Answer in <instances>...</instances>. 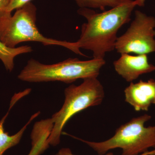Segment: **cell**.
<instances>
[{
	"label": "cell",
	"instance_id": "1",
	"mask_svg": "<svg viewBox=\"0 0 155 155\" xmlns=\"http://www.w3.org/2000/svg\"><path fill=\"white\" fill-rule=\"evenodd\" d=\"M135 7L134 1L126 0L102 13L80 8L78 13L86 18L87 22L81 25L79 39L73 42L74 53L85 57L80 49L89 50L92 52L94 59H104L106 53L115 49L117 33L123 25L130 21Z\"/></svg>",
	"mask_w": 155,
	"mask_h": 155
},
{
	"label": "cell",
	"instance_id": "2",
	"mask_svg": "<svg viewBox=\"0 0 155 155\" xmlns=\"http://www.w3.org/2000/svg\"><path fill=\"white\" fill-rule=\"evenodd\" d=\"M105 64L104 59L94 58L81 61L76 58H69L53 64H42L31 59L21 70L18 78L30 83L59 81L72 83L78 79L97 78Z\"/></svg>",
	"mask_w": 155,
	"mask_h": 155
},
{
	"label": "cell",
	"instance_id": "3",
	"mask_svg": "<svg viewBox=\"0 0 155 155\" xmlns=\"http://www.w3.org/2000/svg\"><path fill=\"white\" fill-rule=\"evenodd\" d=\"M65 100L61 110L51 118L53 126L48 138V145L56 146L60 143L63 128L75 114L91 107L99 105L105 96L102 84L97 78L83 79L80 85L71 84L64 91Z\"/></svg>",
	"mask_w": 155,
	"mask_h": 155
},
{
	"label": "cell",
	"instance_id": "4",
	"mask_svg": "<svg viewBox=\"0 0 155 155\" xmlns=\"http://www.w3.org/2000/svg\"><path fill=\"white\" fill-rule=\"evenodd\" d=\"M144 114L132 118L117 128L114 136L105 141L92 142L75 137L89 146L99 155L111 150L120 148L122 155H140L155 148V124L146 127L145 124L151 119Z\"/></svg>",
	"mask_w": 155,
	"mask_h": 155
},
{
	"label": "cell",
	"instance_id": "5",
	"mask_svg": "<svg viewBox=\"0 0 155 155\" xmlns=\"http://www.w3.org/2000/svg\"><path fill=\"white\" fill-rule=\"evenodd\" d=\"M37 8L31 2L16 10L13 16L0 20V41L7 47L16 48L23 42L35 41L44 45H57L72 51V42L46 37L36 24Z\"/></svg>",
	"mask_w": 155,
	"mask_h": 155
},
{
	"label": "cell",
	"instance_id": "6",
	"mask_svg": "<svg viewBox=\"0 0 155 155\" xmlns=\"http://www.w3.org/2000/svg\"><path fill=\"white\" fill-rule=\"evenodd\" d=\"M155 28V17L137 10L129 28L116 40L115 49L121 54L147 55L154 52Z\"/></svg>",
	"mask_w": 155,
	"mask_h": 155
},
{
	"label": "cell",
	"instance_id": "7",
	"mask_svg": "<svg viewBox=\"0 0 155 155\" xmlns=\"http://www.w3.org/2000/svg\"><path fill=\"white\" fill-rule=\"evenodd\" d=\"M114 66L116 72L129 82H133L143 74L155 71V66L149 62L147 54H121V57L114 61Z\"/></svg>",
	"mask_w": 155,
	"mask_h": 155
},
{
	"label": "cell",
	"instance_id": "8",
	"mask_svg": "<svg viewBox=\"0 0 155 155\" xmlns=\"http://www.w3.org/2000/svg\"><path fill=\"white\" fill-rule=\"evenodd\" d=\"M125 101L136 111H147L152 105H155V80H140L130 82L124 90Z\"/></svg>",
	"mask_w": 155,
	"mask_h": 155
},
{
	"label": "cell",
	"instance_id": "9",
	"mask_svg": "<svg viewBox=\"0 0 155 155\" xmlns=\"http://www.w3.org/2000/svg\"><path fill=\"white\" fill-rule=\"evenodd\" d=\"M11 108L12 107H10L8 113L0 121V155H4V153L6 150L12 147L17 145L20 142L23 134L28 125L40 114V112L34 114L31 116L28 122L21 128V130L14 135H10L5 130L4 123Z\"/></svg>",
	"mask_w": 155,
	"mask_h": 155
},
{
	"label": "cell",
	"instance_id": "10",
	"mask_svg": "<svg viewBox=\"0 0 155 155\" xmlns=\"http://www.w3.org/2000/svg\"><path fill=\"white\" fill-rule=\"evenodd\" d=\"M29 46H21L17 48L8 47L0 41V60L7 71L11 72L14 67V59L19 55L32 51Z\"/></svg>",
	"mask_w": 155,
	"mask_h": 155
},
{
	"label": "cell",
	"instance_id": "11",
	"mask_svg": "<svg viewBox=\"0 0 155 155\" xmlns=\"http://www.w3.org/2000/svg\"><path fill=\"white\" fill-rule=\"evenodd\" d=\"M80 8L99 9L104 11L107 7L114 8L126 0H74Z\"/></svg>",
	"mask_w": 155,
	"mask_h": 155
},
{
	"label": "cell",
	"instance_id": "12",
	"mask_svg": "<svg viewBox=\"0 0 155 155\" xmlns=\"http://www.w3.org/2000/svg\"><path fill=\"white\" fill-rule=\"evenodd\" d=\"M31 0H11L8 8L7 12L11 13L14 10L20 8L28 3L31 2Z\"/></svg>",
	"mask_w": 155,
	"mask_h": 155
},
{
	"label": "cell",
	"instance_id": "13",
	"mask_svg": "<svg viewBox=\"0 0 155 155\" xmlns=\"http://www.w3.org/2000/svg\"><path fill=\"white\" fill-rule=\"evenodd\" d=\"M11 0H0V20L11 15V13L7 12V8Z\"/></svg>",
	"mask_w": 155,
	"mask_h": 155
},
{
	"label": "cell",
	"instance_id": "14",
	"mask_svg": "<svg viewBox=\"0 0 155 155\" xmlns=\"http://www.w3.org/2000/svg\"><path fill=\"white\" fill-rule=\"evenodd\" d=\"M141 154L140 155H141ZM55 155H75L72 153V151L68 148H63L58 151ZM106 155H114L113 153H109Z\"/></svg>",
	"mask_w": 155,
	"mask_h": 155
},
{
	"label": "cell",
	"instance_id": "15",
	"mask_svg": "<svg viewBox=\"0 0 155 155\" xmlns=\"http://www.w3.org/2000/svg\"><path fill=\"white\" fill-rule=\"evenodd\" d=\"M146 1V0H135L134 1V3L136 6L142 7L144 6Z\"/></svg>",
	"mask_w": 155,
	"mask_h": 155
},
{
	"label": "cell",
	"instance_id": "16",
	"mask_svg": "<svg viewBox=\"0 0 155 155\" xmlns=\"http://www.w3.org/2000/svg\"><path fill=\"white\" fill-rule=\"evenodd\" d=\"M141 155H155V150H153L151 151H148L142 154Z\"/></svg>",
	"mask_w": 155,
	"mask_h": 155
},
{
	"label": "cell",
	"instance_id": "17",
	"mask_svg": "<svg viewBox=\"0 0 155 155\" xmlns=\"http://www.w3.org/2000/svg\"><path fill=\"white\" fill-rule=\"evenodd\" d=\"M154 35H155V31H154Z\"/></svg>",
	"mask_w": 155,
	"mask_h": 155
}]
</instances>
